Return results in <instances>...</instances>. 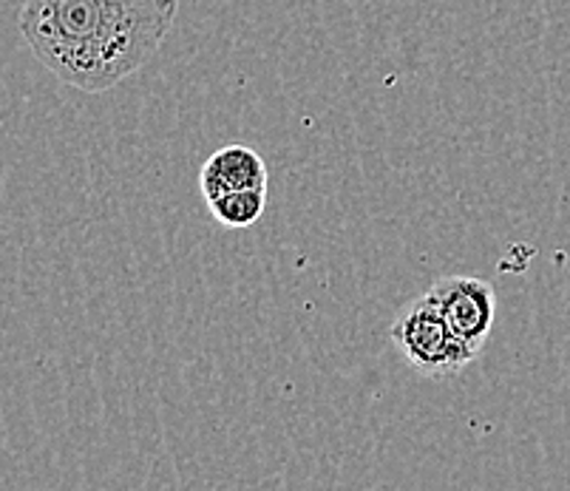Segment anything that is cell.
Listing matches in <instances>:
<instances>
[{
    "mask_svg": "<svg viewBox=\"0 0 570 491\" xmlns=\"http://www.w3.org/2000/svg\"><path fill=\"white\" fill-rule=\"evenodd\" d=\"M176 7L179 0H26L20 32L57 80L100 95L163 49Z\"/></svg>",
    "mask_w": 570,
    "mask_h": 491,
    "instance_id": "1",
    "label": "cell"
},
{
    "mask_svg": "<svg viewBox=\"0 0 570 491\" xmlns=\"http://www.w3.org/2000/svg\"><path fill=\"white\" fill-rule=\"evenodd\" d=\"M403 359L434 381L452 379L474 361L469 346L452 333L432 293H423L397 313L389 330Z\"/></svg>",
    "mask_w": 570,
    "mask_h": 491,
    "instance_id": "2",
    "label": "cell"
},
{
    "mask_svg": "<svg viewBox=\"0 0 570 491\" xmlns=\"http://www.w3.org/2000/svg\"><path fill=\"white\" fill-rule=\"evenodd\" d=\"M429 293L443 310L452 333L469 346L471 355L476 359L483 353L497 322L494 284L476 276H445L438 278Z\"/></svg>",
    "mask_w": 570,
    "mask_h": 491,
    "instance_id": "3",
    "label": "cell"
},
{
    "mask_svg": "<svg viewBox=\"0 0 570 491\" xmlns=\"http://www.w3.org/2000/svg\"><path fill=\"white\" fill-rule=\"evenodd\" d=\"M199 185L207 202L236 194V190L267 188V165L253 148L225 146L210 154V159L202 165Z\"/></svg>",
    "mask_w": 570,
    "mask_h": 491,
    "instance_id": "4",
    "label": "cell"
},
{
    "mask_svg": "<svg viewBox=\"0 0 570 491\" xmlns=\"http://www.w3.org/2000/svg\"><path fill=\"white\" fill-rule=\"evenodd\" d=\"M264 205H267V188L236 190V194H225L219 199L207 202L216 222L225 227H236V230L256 225L258 216L264 214Z\"/></svg>",
    "mask_w": 570,
    "mask_h": 491,
    "instance_id": "5",
    "label": "cell"
}]
</instances>
